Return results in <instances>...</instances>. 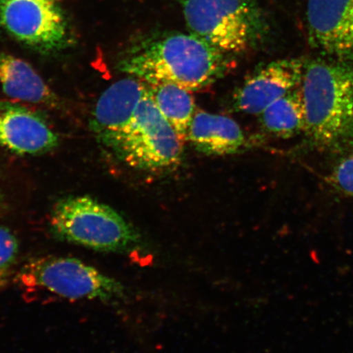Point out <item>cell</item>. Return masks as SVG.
Returning a JSON list of instances; mask_svg holds the SVG:
<instances>
[{
    "mask_svg": "<svg viewBox=\"0 0 353 353\" xmlns=\"http://www.w3.org/2000/svg\"><path fill=\"white\" fill-rule=\"evenodd\" d=\"M20 280L28 287H38L59 296L77 299L110 300L123 297L120 282L73 258L43 257L26 264Z\"/></svg>",
    "mask_w": 353,
    "mask_h": 353,
    "instance_id": "6",
    "label": "cell"
},
{
    "mask_svg": "<svg viewBox=\"0 0 353 353\" xmlns=\"http://www.w3.org/2000/svg\"><path fill=\"white\" fill-rule=\"evenodd\" d=\"M229 65L223 52L196 35L175 34L132 52L120 69L148 85L172 83L197 91L222 77Z\"/></svg>",
    "mask_w": 353,
    "mask_h": 353,
    "instance_id": "1",
    "label": "cell"
},
{
    "mask_svg": "<svg viewBox=\"0 0 353 353\" xmlns=\"http://www.w3.org/2000/svg\"><path fill=\"white\" fill-rule=\"evenodd\" d=\"M50 226L57 239L103 252H126L139 242L120 214L87 196L61 199L52 210Z\"/></svg>",
    "mask_w": 353,
    "mask_h": 353,
    "instance_id": "3",
    "label": "cell"
},
{
    "mask_svg": "<svg viewBox=\"0 0 353 353\" xmlns=\"http://www.w3.org/2000/svg\"><path fill=\"white\" fill-rule=\"evenodd\" d=\"M188 140L198 152L210 156H228L240 152L245 136L232 119L200 110L194 114Z\"/></svg>",
    "mask_w": 353,
    "mask_h": 353,
    "instance_id": "12",
    "label": "cell"
},
{
    "mask_svg": "<svg viewBox=\"0 0 353 353\" xmlns=\"http://www.w3.org/2000/svg\"><path fill=\"white\" fill-rule=\"evenodd\" d=\"M183 8L192 34L225 54L247 50L257 32L249 0H183Z\"/></svg>",
    "mask_w": 353,
    "mask_h": 353,
    "instance_id": "5",
    "label": "cell"
},
{
    "mask_svg": "<svg viewBox=\"0 0 353 353\" xmlns=\"http://www.w3.org/2000/svg\"><path fill=\"white\" fill-rule=\"evenodd\" d=\"M0 24L33 50L51 54L68 44V28L57 0H0Z\"/></svg>",
    "mask_w": 353,
    "mask_h": 353,
    "instance_id": "7",
    "label": "cell"
},
{
    "mask_svg": "<svg viewBox=\"0 0 353 353\" xmlns=\"http://www.w3.org/2000/svg\"><path fill=\"white\" fill-rule=\"evenodd\" d=\"M183 143L148 90L112 152L134 169L160 173L179 164Z\"/></svg>",
    "mask_w": 353,
    "mask_h": 353,
    "instance_id": "4",
    "label": "cell"
},
{
    "mask_svg": "<svg viewBox=\"0 0 353 353\" xmlns=\"http://www.w3.org/2000/svg\"><path fill=\"white\" fill-rule=\"evenodd\" d=\"M329 183L339 192L353 196V152L346 154L334 167Z\"/></svg>",
    "mask_w": 353,
    "mask_h": 353,
    "instance_id": "17",
    "label": "cell"
},
{
    "mask_svg": "<svg viewBox=\"0 0 353 353\" xmlns=\"http://www.w3.org/2000/svg\"><path fill=\"white\" fill-rule=\"evenodd\" d=\"M305 64L300 59H281L258 69L234 96L241 112L261 114L268 105L301 85Z\"/></svg>",
    "mask_w": 353,
    "mask_h": 353,
    "instance_id": "10",
    "label": "cell"
},
{
    "mask_svg": "<svg viewBox=\"0 0 353 353\" xmlns=\"http://www.w3.org/2000/svg\"><path fill=\"white\" fill-rule=\"evenodd\" d=\"M310 41L334 60L353 63V0H308Z\"/></svg>",
    "mask_w": 353,
    "mask_h": 353,
    "instance_id": "8",
    "label": "cell"
},
{
    "mask_svg": "<svg viewBox=\"0 0 353 353\" xmlns=\"http://www.w3.org/2000/svg\"><path fill=\"white\" fill-rule=\"evenodd\" d=\"M19 254V241L10 229L0 226V287L6 283L7 277L15 263Z\"/></svg>",
    "mask_w": 353,
    "mask_h": 353,
    "instance_id": "16",
    "label": "cell"
},
{
    "mask_svg": "<svg viewBox=\"0 0 353 353\" xmlns=\"http://www.w3.org/2000/svg\"><path fill=\"white\" fill-rule=\"evenodd\" d=\"M265 130L281 139L305 131L306 117L300 86L276 100L259 114Z\"/></svg>",
    "mask_w": 353,
    "mask_h": 353,
    "instance_id": "15",
    "label": "cell"
},
{
    "mask_svg": "<svg viewBox=\"0 0 353 353\" xmlns=\"http://www.w3.org/2000/svg\"><path fill=\"white\" fill-rule=\"evenodd\" d=\"M150 96L183 143L195 114V103L190 91L172 83L149 85Z\"/></svg>",
    "mask_w": 353,
    "mask_h": 353,
    "instance_id": "14",
    "label": "cell"
},
{
    "mask_svg": "<svg viewBox=\"0 0 353 353\" xmlns=\"http://www.w3.org/2000/svg\"><path fill=\"white\" fill-rule=\"evenodd\" d=\"M300 90L312 143L334 152L353 148V63L312 61Z\"/></svg>",
    "mask_w": 353,
    "mask_h": 353,
    "instance_id": "2",
    "label": "cell"
},
{
    "mask_svg": "<svg viewBox=\"0 0 353 353\" xmlns=\"http://www.w3.org/2000/svg\"><path fill=\"white\" fill-rule=\"evenodd\" d=\"M0 145L17 154L39 156L59 145V136L41 114L0 101Z\"/></svg>",
    "mask_w": 353,
    "mask_h": 353,
    "instance_id": "11",
    "label": "cell"
},
{
    "mask_svg": "<svg viewBox=\"0 0 353 353\" xmlns=\"http://www.w3.org/2000/svg\"><path fill=\"white\" fill-rule=\"evenodd\" d=\"M147 92L143 81L130 77L113 83L101 95L90 121L101 144L113 151Z\"/></svg>",
    "mask_w": 353,
    "mask_h": 353,
    "instance_id": "9",
    "label": "cell"
},
{
    "mask_svg": "<svg viewBox=\"0 0 353 353\" xmlns=\"http://www.w3.org/2000/svg\"><path fill=\"white\" fill-rule=\"evenodd\" d=\"M0 85L12 99L50 108L59 107L60 104L59 97L32 65L3 52H0Z\"/></svg>",
    "mask_w": 353,
    "mask_h": 353,
    "instance_id": "13",
    "label": "cell"
}]
</instances>
